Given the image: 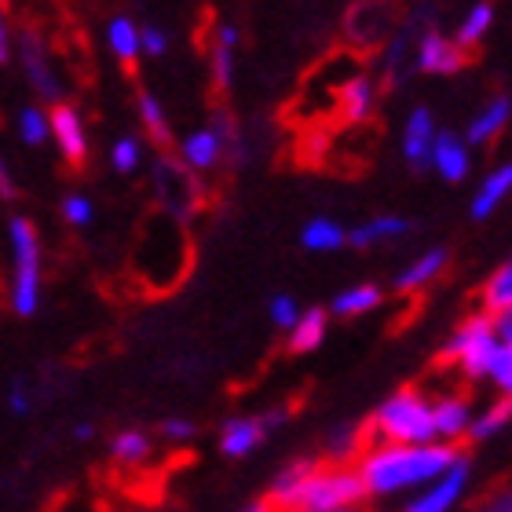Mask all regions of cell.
I'll return each instance as SVG.
<instances>
[{
    "label": "cell",
    "instance_id": "1",
    "mask_svg": "<svg viewBox=\"0 0 512 512\" xmlns=\"http://www.w3.org/2000/svg\"><path fill=\"white\" fill-rule=\"evenodd\" d=\"M458 461V447L450 443H439V447H392L388 443L359 465V476L370 494H388L410 483L432 480L439 472H450Z\"/></svg>",
    "mask_w": 512,
    "mask_h": 512
},
{
    "label": "cell",
    "instance_id": "2",
    "mask_svg": "<svg viewBox=\"0 0 512 512\" xmlns=\"http://www.w3.org/2000/svg\"><path fill=\"white\" fill-rule=\"evenodd\" d=\"M374 421L381 428V439H388L392 447L425 443V439L436 436V410L428 406L425 392L417 384H406L395 399H388L374 414Z\"/></svg>",
    "mask_w": 512,
    "mask_h": 512
},
{
    "label": "cell",
    "instance_id": "3",
    "mask_svg": "<svg viewBox=\"0 0 512 512\" xmlns=\"http://www.w3.org/2000/svg\"><path fill=\"white\" fill-rule=\"evenodd\" d=\"M154 187H158V209L169 213L172 220H180V224L209 205V187L176 154H161L158 158V165H154Z\"/></svg>",
    "mask_w": 512,
    "mask_h": 512
},
{
    "label": "cell",
    "instance_id": "4",
    "mask_svg": "<svg viewBox=\"0 0 512 512\" xmlns=\"http://www.w3.org/2000/svg\"><path fill=\"white\" fill-rule=\"evenodd\" d=\"M366 494L370 491H366L359 469H337L330 461H319L315 476L300 494L297 512H341L344 505L363 502Z\"/></svg>",
    "mask_w": 512,
    "mask_h": 512
},
{
    "label": "cell",
    "instance_id": "5",
    "mask_svg": "<svg viewBox=\"0 0 512 512\" xmlns=\"http://www.w3.org/2000/svg\"><path fill=\"white\" fill-rule=\"evenodd\" d=\"M11 242H15V289L11 304L19 315H30L37 308V289H41V246L30 220H11Z\"/></svg>",
    "mask_w": 512,
    "mask_h": 512
},
{
    "label": "cell",
    "instance_id": "6",
    "mask_svg": "<svg viewBox=\"0 0 512 512\" xmlns=\"http://www.w3.org/2000/svg\"><path fill=\"white\" fill-rule=\"evenodd\" d=\"M374 118V85L366 74H352L333 88V125L363 128Z\"/></svg>",
    "mask_w": 512,
    "mask_h": 512
},
{
    "label": "cell",
    "instance_id": "7",
    "mask_svg": "<svg viewBox=\"0 0 512 512\" xmlns=\"http://www.w3.org/2000/svg\"><path fill=\"white\" fill-rule=\"evenodd\" d=\"M392 22L395 11L384 8V4H355L344 19V33L363 55H374V48L384 41V33L392 30Z\"/></svg>",
    "mask_w": 512,
    "mask_h": 512
},
{
    "label": "cell",
    "instance_id": "8",
    "mask_svg": "<svg viewBox=\"0 0 512 512\" xmlns=\"http://www.w3.org/2000/svg\"><path fill=\"white\" fill-rule=\"evenodd\" d=\"M19 55H22V66H26V74H30L33 88L41 92L44 99H59L63 96V88L55 81L52 66H48V41H44V33L37 26H26L19 37Z\"/></svg>",
    "mask_w": 512,
    "mask_h": 512
},
{
    "label": "cell",
    "instance_id": "9",
    "mask_svg": "<svg viewBox=\"0 0 512 512\" xmlns=\"http://www.w3.org/2000/svg\"><path fill=\"white\" fill-rule=\"evenodd\" d=\"M417 59H421V70H428V74H458L461 66L476 63V52L465 48V44H458V41L439 37L436 30H428L425 37H421Z\"/></svg>",
    "mask_w": 512,
    "mask_h": 512
},
{
    "label": "cell",
    "instance_id": "10",
    "mask_svg": "<svg viewBox=\"0 0 512 512\" xmlns=\"http://www.w3.org/2000/svg\"><path fill=\"white\" fill-rule=\"evenodd\" d=\"M48 121H52V132H55V139H59V150H63L66 165L74 172H81L88 161V143H85V132H81L77 110L70 107V103H55Z\"/></svg>",
    "mask_w": 512,
    "mask_h": 512
},
{
    "label": "cell",
    "instance_id": "11",
    "mask_svg": "<svg viewBox=\"0 0 512 512\" xmlns=\"http://www.w3.org/2000/svg\"><path fill=\"white\" fill-rule=\"evenodd\" d=\"M436 128H432V114L428 110H414L410 121H406V136H403V150L410 165L417 172L425 169L428 161H436Z\"/></svg>",
    "mask_w": 512,
    "mask_h": 512
},
{
    "label": "cell",
    "instance_id": "12",
    "mask_svg": "<svg viewBox=\"0 0 512 512\" xmlns=\"http://www.w3.org/2000/svg\"><path fill=\"white\" fill-rule=\"evenodd\" d=\"M465 480H469V458H461L458 465L443 476V483H439L436 491H428L425 498H417L414 505H406V512H447L450 505L458 502Z\"/></svg>",
    "mask_w": 512,
    "mask_h": 512
},
{
    "label": "cell",
    "instance_id": "13",
    "mask_svg": "<svg viewBox=\"0 0 512 512\" xmlns=\"http://www.w3.org/2000/svg\"><path fill=\"white\" fill-rule=\"evenodd\" d=\"M267 436L264 417H238V421H227L224 432H220V447H224L227 458H242L249 450Z\"/></svg>",
    "mask_w": 512,
    "mask_h": 512
},
{
    "label": "cell",
    "instance_id": "14",
    "mask_svg": "<svg viewBox=\"0 0 512 512\" xmlns=\"http://www.w3.org/2000/svg\"><path fill=\"white\" fill-rule=\"evenodd\" d=\"M443 264H447V249H432V253H425L417 264L406 267L403 275H399V282H395V289H399V293H410V297H417V293H421V289H425L428 282L443 271Z\"/></svg>",
    "mask_w": 512,
    "mask_h": 512
},
{
    "label": "cell",
    "instance_id": "15",
    "mask_svg": "<svg viewBox=\"0 0 512 512\" xmlns=\"http://www.w3.org/2000/svg\"><path fill=\"white\" fill-rule=\"evenodd\" d=\"M139 44H143V33H139L132 22H128V19L110 22V48L118 52V59H121V66H125L128 77H136V70H139V63H136Z\"/></svg>",
    "mask_w": 512,
    "mask_h": 512
},
{
    "label": "cell",
    "instance_id": "16",
    "mask_svg": "<svg viewBox=\"0 0 512 512\" xmlns=\"http://www.w3.org/2000/svg\"><path fill=\"white\" fill-rule=\"evenodd\" d=\"M436 169L447 176V180H465L469 176V154L461 147V139H454L450 132L436 139Z\"/></svg>",
    "mask_w": 512,
    "mask_h": 512
},
{
    "label": "cell",
    "instance_id": "17",
    "mask_svg": "<svg viewBox=\"0 0 512 512\" xmlns=\"http://www.w3.org/2000/svg\"><path fill=\"white\" fill-rule=\"evenodd\" d=\"M436 432L447 439H458L465 428H469V399L458 395V399H439L436 406Z\"/></svg>",
    "mask_w": 512,
    "mask_h": 512
},
{
    "label": "cell",
    "instance_id": "18",
    "mask_svg": "<svg viewBox=\"0 0 512 512\" xmlns=\"http://www.w3.org/2000/svg\"><path fill=\"white\" fill-rule=\"evenodd\" d=\"M183 161H187L191 169H209L216 161H224V147H220L216 132H194V136L183 143Z\"/></svg>",
    "mask_w": 512,
    "mask_h": 512
},
{
    "label": "cell",
    "instance_id": "19",
    "mask_svg": "<svg viewBox=\"0 0 512 512\" xmlns=\"http://www.w3.org/2000/svg\"><path fill=\"white\" fill-rule=\"evenodd\" d=\"M322 333H326V311H322V308H311L308 315L300 319L297 333L289 337V352H293V355H304V352H311V348H319Z\"/></svg>",
    "mask_w": 512,
    "mask_h": 512
},
{
    "label": "cell",
    "instance_id": "20",
    "mask_svg": "<svg viewBox=\"0 0 512 512\" xmlns=\"http://www.w3.org/2000/svg\"><path fill=\"white\" fill-rule=\"evenodd\" d=\"M480 300H483V308H487V315H502V311L512 308V260L483 286Z\"/></svg>",
    "mask_w": 512,
    "mask_h": 512
},
{
    "label": "cell",
    "instance_id": "21",
    "mask_svg": "<svg viewBox=\"0 0 512 512\" xmlns=\"http://www.w3.org/2000/svg\"><path fill=\"white\" fill-rule=\"evenodd\" d=\"M509 191H512V165H509V169H502V172H494L491 180L483 183L480 194H476V202H472V216H476V220L491 216V209L502 202Z\"/></svg>",
    "mask_w": 512,
    "mask_h": 512
},
{
    "label": "cell",
    "instance_id": "22",
    "mask_svg": "<svg viewBox=\"0 0 512 512\" xmlns=\"http://www.w3.org/2000/svg\"><path fill=\"white\" fill-rule=\"evenodd\" d=\"M213 41H216L213 48V96H216V92H227V81H231V44H235V30L220 26Z\"/></svg>",
    "mask_w": 512,
    "mask_h": 512
},
{
    "label": "cell",
    "instance_id": "23",
    "mask_svg": "<svg viewBox=\"0 0 512 512\" xmlns=\"http://www.w3.org/2000/svg\"><path fill=\"white\" fill-rule=\"evenodd\" d=\"M381 304V289L377 286H359V289H348L341 297L333 300V315H341V319H355V315H363V311L377 308Z\"/></svg>",
    "mask_w": 512,
    "mask_h": 512
},
{
    "label": "cell",
    "instance_id": "24",
    "mask_svg": "<svg viewBox=\"0 0 512 512\" xmlns=\"http://www.w3.org/2000/svg\"><path fill=\"white\" fill-rule=\"evenodd\" d=\"M509 110H512V103L505 96L494 99L491 107H487L480 114V118L472 121V128H469V139H472V143H487V139H491L494 132H498V128L505 125V121H509Z\"/></svg>",
    "mask_w": 512,
    "mask_h": 512
},
{
    "label": "cell",
    "instance_id": "25",
    "mask_svg": "<svg viewBox=\"0 0 512 512\" xmlns=\"http://www.w3.org/2000/svg\"><path fill=\"white\" fill-rule=\"evenodd\" d=\"M139 114H143V125H147L150 139L169 154L172 132H169V121H165V114H161V107H158V99L147 96V92H139Z\"/></svg>",
    "mask_w": 512,
    "mask_h": 512
},
{
    "label": "cell",
    "instance_id": "26",
    "mask_svg": "<svg viewBox=\"0 0 512 512\" xmlns=\"http://www.w3.org/2000/svg\"><path fill=\"white\" fill-rule=\"evenodd\" d=\"M410 231V224L406 220H399V216H377L374 224H366V227H359L352 235V246H359V249H366V246H374L377 238H388V235H406Z\"/></svg>",
    "mask_w": 512,
    "mask_h": 512
},
{
    "label": "cell",
    "instance_id": "27",
    "mask_svg": "<svg viewBox=\"0 0 512 512\" xmlns=\"http://www.w3.org/2000/svg\"><path fill=\"white\" fill-rule=\"evenodd\" d=\"M344 242V231L330 220H311L304 227V246L308 249H337Z\"/></svg>",
    "mask_w": 512,
    "mask_h": 512
},
{
    "label": "cell",
    "instance_id": "28",
    "mask_svg": "<svg viewBox=\"0 0 512 512\" xmlns=\"http://www.w3.org/2000/svg\"><path fill=\"white\" fill-rule=\"evenodd\" d=\"M150 454V443L143 432H121L118 439H114V458H118V465H136V461H143Z\"/></svg>",
    "mask_w": 512,
    "mask_h": 512
},
{
    "label": "cell",
    "instance_id": "29",
    "mask_svg": "<svg viewBox=\"0 0 512 512\" xmlns=\"http://www.w3.org/2000/svg\"><path fill=\"white\" fill-rule=\"evenodd\" d=\"M491 4H476V8L469 11V19L461 22V33H458V44H465V48H472L476 52V41L483 37V30L491 26Z\"/></svg>",
    "mask_w": 512,
    "mask_h": 512
},
{
    "label": "cell",
    "instance_id": "30",
    "mask_svg": "<svg viewBox=\"0 0 512 512\" xmlns=\"http://www.w3.org/2000/svg\"><path fill=\"white\" fill-rule=\"evenodd\" d=\"M509 417H512V399H509V395H505L502 403L491 406V410H487V414H483L480 421H472L469 439H483V436H491V432H498V428H502L505 421H509Z\"/></svg>",
    "mask_w": 512,
    "mask_h": 512
},
{
    "label": "cell",
    "instance_id": "31",
    "mask_svg": "<svg viewBox=\"0 0 512 512\" xmlns=\"http://www.w3.org/2000/svg\"><path fill=\"white\" fill-rule=\"evenodd\" d=\"M476 512H512V483L509 480L494 483L491 491L476 502Z\"/></svg>",
    "mask_w": 512,
    "mask_h": 512
},
{
    "label": "cell",
    "instance_id": "32",
    "mask_svg": "<svg viewBox=\"0 0 512 512\" xmlns=\"http://www.w3.org/2000/svg\"><path fill=\"white\" fill-rule=\"evenodd\" d=\"M19 125H22V139H26V143H41V139L48 136V125H44L41 110H33V107L22 110Z\"/></svg>",
    "mask_w": 512,
    "mask_h": 512
},
{
    "label": "cell",
    "instance_id": "33",
    "mask_svg": "<svg viewBox=\"0 0 512 512\" xmlns=\"http://www.w3.org/2000/svg\"><path fill=\"white\" fill-rule=\"evenodd\" d=\"M136 161H139L136 139H121L118 147H114V169H118V172H128V169H136Z\"/></svg>",
    "mask_w": 512,
    "mask_h": 512
},
{
    "label": "cell",
    "instance_id": "34",
    "mask_svg": "<svg viewBox=\"0 0 512 512\" xmlns=\"http://www.w3.org/2000/svg\"><path fill=\"white\" fill-rule=\"evenodd\" d=\"M271 319L278 322V326H293L297 330L300 319H297V304L289 297H275V304H271Z\"/></svg>",
    "mask_w": 512,
    "mask_h": 512
},
{
    "label": "cell",
    "instance_id": "35",
    "mask_svg": "<svg viewBox=\"0 0 512 512\" xmlns=\"http://www.w3.org/2000/svg\"><path fill=\"white\" fill-rule=\"evenodd\" d=\"M63 213H66V220H74V224H85V220H88V202H85V198H66Z\"/></svg>",
    "mask_w": 512,
    "mask_h": 512
},
{
    "label": "cell",
    "instance_id": "36",
    "mask_svg": "<svg viewBox=\"0 0 512 512\" xmlns=\"http://www.w3.org/2000/svg\"><path fill=\"white\" fill-rule=\"evenodd\" d=\"M494 333H502V344L512 348V308L502 311V315H494Z\"/></svg>",
    "mask_w": 512,
    "mask_h": 512
},
{
    "label": "cell",
    "instance_id": "37",
    "mask_svg": "<svg viewBox=\"0 0 512 512\" xmlns=\"http://www.w3.org/2000/svg\"><path fill=\"white\" fill-rule=\"evenodd\" d=\"M161 432H165L169 439H187L194 432V425H191V421H165V425H161Z\"/></svg>",
    "mask_w": 512,
    "mask_h": 512
},
{
    "label": "cell",
    "instance_id": "38",
    "mask_svg": "<svg viewBox=\"0 0 512 512\" xmlns=\"http://www.w3.org/2000/svg\"><path fill=\"white\" fill-rule=\"evenodd\" d=\"M139 33H143V48H147V52H154V55L165 52V37H161L154 26H147V30H139Z\"/></svg>",
    "mask_w": 512,
    "mask_h": 512
},
{
    "label": "cell",
    "instance_id": "39",
    "mask_svg": "<svg viewBox=\"0 0 512 512\" xmlns=\"http://www.w3.org/2000/svg\"><path fill=\"white\" fill-rule=\"evenodd\" d=\"M253 512H267V505H264V502H260V505H256V509H253Z\"/></svg>",
    "mask_w": 512,
    "mask_h": 512
}]
</instances>
